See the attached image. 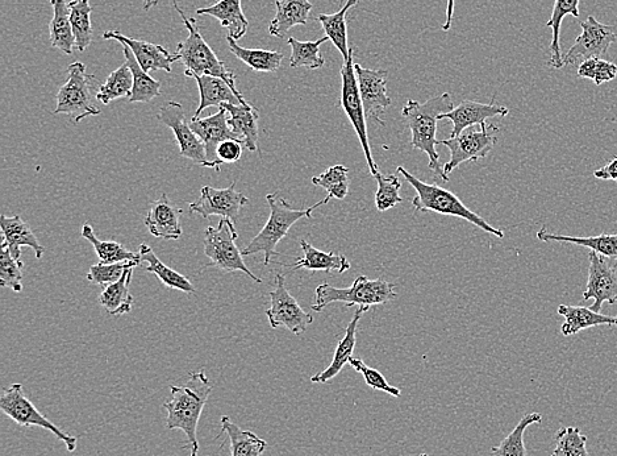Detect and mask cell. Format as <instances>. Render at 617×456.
Here are the masks:
<instances>
[{"label": "cell", "mask_w": 617, "mask_h": 456, "mask_svg": "<svg viewBox=\"0 0 617 456\" xmlns=\"http://www.w3.org/2000/svg\"><path fill=\"white\" fill-rule=\"evenodd\" d=\"M239 239L235 225L231 219H220L218 227H208L204 234V254L210 263L224 272H244L250 279L261 284L260 277L249 271L244 263L243 252L237 247Z\"/></svg>", "instance_id": "obj_9"}, {"label": "cell", "mask_w": 617, "mask_h": 456, "mask_svg": "<svg viewBox=\"0 0 617 456\" xmlns=\"http://www.w3.org/2000/svg\"><path fill=\"white\" fill-rule=\"evenodd\" d=\"M0 410L22 428H39L50 431L58 441L64 442L70 454L77 450L78 438L65 433L44 414H41L36 405L29 400L22 384L15 383L4 389L0 396Z\"/></svg>", "instance_id": "obj_7"}, {"label": "cell", "mask_w": 617, "mask_h": 456, "mask_svg": "<svg viewBox=\"0 0 617 456\" xmlns=\"http://www.w3.org/2000/svg\"><path fill=\"white\" fill-rule=\"evenodd\" d=\"M0 227L4 242L10 248L11 255L16 260H22V247H29L35 251L36 259H43L45 248L41 246L39 239L33 234L32 228L23 221L19 215L8 218L6 215L0 217Z\"/></svg>", "instance_id": "obj_25"}, {"label": "cell", "mask_w": 617, "mask_h": 456, "mask_svg": "<svg viewBox=\"0 0 617 456\" xmlns=\"http://www.w3.org/2000/svg\"><path fill=\"white\" fill-rule=\"evenodd\" d=\"M349 364L354 368V370L364 376L366 384H368L371 389L389 393V395L393 397H400V395H402V391H400V389L393 387V385L385 379V376H383L381 372L366 366L364 360L352 358L350 359Z\"/></svg>", "instance_id": "obj_50"}, {"label": "cell", "mask_w": 617, "mask_h": 456, "mask_svg": "<svg viewBox=\"0 0 617 456\" xmlns=\"http://www.w3.org/2000/svg\"><path fill=\"white\" fill-rule=\"evenodd\" d=\"M275 16L269 24V33L285 39L287 33L297 26H307L314 4L310 0H274Z\"/></svg>", "instance_id": "obj_22"}, {"label": "cell", "mask_w": 617, "mask_h": 456, "mask_svg": "<svg viewBox=\"0 0 617 456\" xmlns=\"http://www.w3.org/2000/svg\"><path fill=\"white\" fill-rule=\"evenodd\" d=\"M235 186L236 182H232L227 189L203 186L199 200L189 205L191 213L198 214L204 219L218 215L235 222L239 218L240 210L249 203V198L237 192Z\"/></svg>", "instance_id": "obj_15"}, {"label": "cell", "mask_w": 617, "mask_h": 456, "mask_svg": "<svg viewBox=\"0 0 617 456\" xmlns=\"http://www.w3.org/2000/svg\"><path fill=\"white\" fill-rule=\"evenodd\" d=\"M243 144L240 140H225L219 144L216 155L223 164H235L243 156Z\"/></svg>", "instance_id": "obj_51"}, {"label": "cell", "mask_w": 617, "mask_h": 456, "mask_svg": "<svg viewBox=\"0 0 617 456\" xmlns=\"http://www.w3.org/2000/svg\"><path fill=\"white\" fill-rule=\"evenodd\" d=\"M328 40L327 36L316 41H299L295 37H290L287 43L291 47V68H306L308 70L323 68L325 58L321 56L320 47Z\"/></svg>", "instance_id": "obj_39"}, {"label": "cell", "mask_w": 617, "mask_h": 456, "mask_svg": "<svg viewBox=\"0 0 617 456\" xmlns=\"http://www.w3.org/2000/svg\"><path fill=\"white\" fill-rule=\"evenodd\" d=\"M396 285L382 279L370 280L366 276L357 277L350 288L339 289L329 284H321L316 288L315 301L312 304L314 312H323L333 302H344L346 308L354 305L375 306L395 300L398 293Z\"/></svg>", "instance_id": "obj_6"}, {"label": "cell", "mask_w": 617, "mask_h": 456, "mask_svg": "<svg viewBox=\"0 0 617 456\" xmlns=\"http://www.w3.org/2000/svg\"><path fill=\"white\" fill-rule=\"evenodd\" d=\"M499 128L495 124L466 128L460 135L454 138L439 140V144L445 145L450 151V160L444 164L446 176L464 163H477L485 159L494 145L498 142Z\"/></svg>", "instance_id": "obj_10"}, {"label": "cell", "mask_w": 617, "mask_h": 456, "mask_svg": "<svg viewBox=\"0 0 617 456\" xmlns=\"http://www.w3.org/2000/svg\"><path fill=\"white\" fill-rule=\"evenodd\" d=\"M510 110L506 106L498 105V103H479L475 101H464L461 105L454 107L450 113L439 115L440 120L448 119L453 124L452 136H458L466 128L474 126H482L487 119L494 116H506Z\"/></svg>", "instance_id": "obj_20"}, {"label": "cell", "mask_w": 617, "mask_h": 456, "mask_svg": "<svg viewBox=\"0 0 617 456\" xmlns=\"http://www.w3.org/2000/svg\"><path fill=\"white\" fill-rule=\"evenodd\" d=\"M186 77L194 78L199 87L200 101L198 109L195 110L194 118L198 119L200 114L208 107H222L224 103L231 105H244L237 97L232 87L220 77L197 76V74H185ZM245 106V105H244Z\"/></svg>", "instance_id": "obj_24"}, {"label": "cell", "mask_w": 617, "mask_h": 456, "mask_svg": "<svg viewBox=\"0 0 617 456\" xmlns=\"http://www.w3.org/2000/svg\"><path fill=\"white\" fill-rule=\"evenodd\" d=\"M537 238H539L541 242L578 244V246L590 248L591 251L607 257V259L617 261V234H602L598 236H587V238H575V236L550 234V232L546 231L545 227H543L537 232Z\"/></svg>", "instance_id": "obj_35"}, {"label": "cell", "mask_w": 617, "mask_h": 456, "mask_svg": "<svg viewBox=\"0 0 617 456\" xmlns=\"http://www.w3.org/2000/svg\"><path fill=\"white\" fill-rule=\"evenodd\" d=\"M133 269L125 272V275L118 281L104 288L99 296V304L103 306L111 315H124L131 313L135 298L129 293V285H131Z\"/></svg>", "instance_id": "obj_38"}, {"label": "cell", "mask_w": 617, "mask_h": 456, "mask_svg": "<svg viewBox=\"0 0 617 456\" xmlns=\"http://www.w3.org/2000/svg\"><path fill=\"white\" fill-rule=\"evenodd\" d=\"M103 39L115 40L131 48L141 68L148 73L152 72V70H164L166 73H172L174 62L179 61L177 53L173 55V53H170L168 49L162 47V45L132 39V37L125 36L118 31L104 32Z\"/></svg>", "instance_id": "obj_19"}, {"label": "cell", "mask_w": 617, "mask_h": 456, "mask_svg": "<svg viewBox=\"0 0 617 456\" xmlns=\"http://www.w3.org/2000/svg\"><path fill=\"white\" fill-rule=\"evenodd\" d=\"M133 90V74L127 64L120 66L108 76L106 82L99 87L97 99L103 105H110L112 101L122 98H131Z\"/></svg>", "instance_id": "obj_41"}, {"label": "cell", "mask_w": 617, "mask_h": 456, "mask_svg": "<svg viewBox=\"0 0 617 456\" xmlns=\"http://www.w3.org/2000/svg\"><path fill=\"white\" fill-rule=\"evenodd\" d=\"M579 3L581 0H554L552 16L546 27L552 28V43H550V60L548 65L553 69L564 68V55L561 49V26L566 15L579 18Z\"/></svg>", "instance_id": "obj_32"}, {"label": "cell", "mask_w": 617, "mask_h": 456, "mask_svg": "<svg viewBox=\"0 0 617 456\" xmlns=\"http://www.w3.org/2000/svg\"><path fill=\"white\" fill-rule=\"evenodd\" d=\"M269 296L272 306L266 310V317L273 329L286 327L291 333L300 335L314 323L312 314L307 313L287 290L285 276L281 273L275 276V288Z\"/></svg>", "instance_id": "obj_12"}, {"label": "cell", "mask_w": 617, "mask_h": 456, "mask_svg": "<svg viewBox=\"0 0 617 456\" xmlns=\"http://www.w3.org/2000/svg\"><path fill=\"white\" fill-rule=\"evenodd\" d=\"M82 238L93 244L95 252L99 257L100 263L116 264L123 261L139 260L140 255L128 251L118 242H103L95 235L94 228L90 225H83Z\"/></svg>", "instance_id": "obj_43"}, {"label": "cell", "mask_w": 617, "mask_h": 456, "mask_svg": "<svg viewBox=\"0 0 617 456\" xmlns=\"http://www.w3.org/2000/svg\"><path fill=\"white\" fill-rule=\"evenodd\" d=\"M141 263H143V261L139 259L123 261V263L116 264H95L90 268L86 279L91 281V283L107 288V286L118 283V281L125 275V272L129 271V269L139 267Z\"/></svg>", "instance_id": "obj_46"}, {"label": "cell", "mask_w": 617, "mask_h": 456, "mask_svg": "<svg viewBox=\"0 0 617 456\" xmlns=\"http://www.w3.org/2000/svg\"><path fill=\"white\" fill-rule=\"evenodd\" d=\"M349 169L344 165H333L327 171L312 178V184L320 186L331 198L345 200L349 193Z\"/></svg>", "instance_id": "obj_44"}, {"label": "cell", "mask_w": 617, "mask_h": 456, "mask_svg": "<svg viewBox=\"0 0 617 456\" xmlns=\"http://www.w3.org/2000/svg\"><path fill=\"white\" fill-rule=\"evenodd\" d=\"M369 309L370 308H368V306H362V308L358 309L357 312L354 313L352 321H350L348 327H346L344 338L341 339L339 344H337L332 363L329 364L327 370L316 373L315 376H312L311 383H328V381L335 379V377L343 371L346 364H349L350 359L353 358L354 348H356L357 344L358 325H360L362 315L368 312Z\"/></svg>", "instance_id": "obj_23"}, {"label": "cell", "mask_w": 617, "mask_h": 456, "mask_svg": "<svg viewBox=\"0 0 617 456\" xmlns=\"http://www.w3.org/2000/svg\"><path fill=\"white\" fill-rule=\"evenodd\" d=\"M228 113V124L233 134L243 140L244 147L250 152L257 151L258 143V119L260 114L252 105H231L224 103L222 106Z\"/></svg>", "instance_id": "obj_27"}, {"label": "cell", "mask_w": 617, "mask_h": 456, "mask_svg": "<svg viewBox=\"0 0 617 456\" xmlns=\"http://www.w3.org/2000/svg\"><path fill=\"white\" fill-rule=\"evenodd\" d=\"M139 255L141 261L147 264V267H145L147 272L156 275L166 288L181 290V292L187 294L197 292V289H195V286L191 284V281L187 279V277L174 271L172 268L166 267V265L158 259L157 255L154 254L152 247H149L148 244H141Z\"/></svg>", "instance_id": "obj_33"}, {"label": "cell", "mask_w": 617, "mask_h": 456, "mask_svg": "<svg viewBox=\"0 0 617 456\" xmlns=\"http://www.w3.org/2000/svg\"><path fill=\"white\" fill-rule=\"evenodd\" d=\"M157 3H158V0H145V2H144V10L145 11H149L150 8L156 6Z\"/></svg>", "instance_id": "obj_54"}, {"label": "cell", "mask_w": 617, "mask_h": 456, "mask_svg": "<svg viewBox=\"0 0 617 456\" xmlns=\"http://www.w3.org/2000/svg\"><path fill=\"white\" fill-rule=\"evenodd\" d=\"M191 130L197 134L198 138L206 145L207 159L210 163V168L220 171L222 161L218 159L216 151L220 143L225 140H240L233 134L231 127L228 124V113L223 107H219L218 113L207 116V118H198L190 120ZM243 142V140H240ZM244 143V142H243Z\"/></svg>", "instance_id": "obj_18"}, {"label": "cell", "mask_w": 617, "mask_h": 456, "mask_svg": "<svg viewBox=\"0 0 617 456\" xmlns=\"http://www.w3.org/2000/svg\"><path fill=\"white\" fill-rule=\"evenodd\" d=\"M581 28V35L564 56L565 65H573L578 60L602 58L607 55L617 39L615 27L599 23L593 15H590L585 22H581Z\"/></svg>", "instance_id": "obj_14"}, {"label": "cell", "mask_w": 617, "mask_h": 456, "mask_svg": "<svg viewBox=\"0 0 617 456\" xmlns=\"http://www.w3.org/2000/svg\"><path fill=\"white\" fill-rule=\"evenodd\" d=\"M577 73L579 77L587 78V80L593 81L596 86H600L615 80L617 65L614 62L603 60V58H589V60L581 62Z\"/></svg>", "instance_id": "obj_49"}, {"label": "cell", "mask_w": 617, "mask_h": 456, "mask_svg": "<svg viewBox=\"0 0 617 456\" xmlns=\"http://www.w3.org/2000/svg\"><path fill=\"white\" fill-rule=\"evenodd\" d=\"M220 424L231 443L232 456H264L268 449V442L265 439L258 437L253 431L241 429L228 416H223Z\"/></svg>", "instance_id": "obj_31"}, {"label": "cell", "mask_w": 617, "mask_h": 456, "mask_svg": "<svg viewBox=\"0 0 617 456\" xmlns=\"http://www.w3.org/2000/svg\"><path fill=\"white\" fill-rule=\"evenodd\" d=\"M396 172L402 174L408 184L416 190V197L412 200L415 213H435L449 215V217L464 219L487 234L494 235L496 238L503 239L504 232L500 228H495L485 221L481 215L475 214L462 203L460 198L437 184H425L406 168L398 167Z\"/></svg>", "instance_id": "obj_4"}, {"label": "cell", "mask_w": 617, "mask_h": 456, "mask_svg": "<svg viewBox=\"0 0 617 456\" xmlns=\"http://www.w3.org/2000/svg\"><path fill=\"white\" fill-rule=\"evenodd\" d=\"M354 69H356L366 119L385 126V120L381 118V115L393 103L389 94H387L386 87L389 72L387 70L366 69L360 64H354Z\"/></svg>", "instance_id": "obj_16"}, {"label": "cell", "mask_w": 617, "mask_h": 456, "mask_svg": "<svg viewBox=\"0 0 617 456\" xmlns=\"http://www.w3.org/2000/svg\"><path fill=\"white\" fill-rule=\"evenodd\" d=\"M552 456H554V455H552Z\"/></svg>", "instance_id": "obj_56"}, {"label": "cell", "mask_w": 617, "mask_h": 456, "mask_svg": "<svg viewBox=\"0 0 617 456\" xmlns=\"http://www.w3.org/2000/svg\"><path fill=\"white\" fill-rule=\"evenodd\" d=\"M229 51L233 53L240 61L247 64L250 69L261 73L277 72L281 68L283 53L278 51H266V49H247L240 47L235 39L227 36Z\"/></svg>", "instance_id": "obj_37"}, {"label": "cell", "mask_w": 617, "mask_h": 456, "mask_svg": "<svg viewBox=\"0 0 617 456\" xmlns=\"http://www.w3.org/2000/svg\"><path fill=\"white\" fill-rule=\"evenodd\" d=\"M197 14L219 20L220 26L228 29V36L236 41L247 35L249 22L245 18L241 0H219L210 7L198 8Z\"/></svg>", "instance_id": "obj_26"}, {"label": "cell", "mask_w": 617, "mask_h": 456, "mask_svg": "<svg viewBox=\"0 0 617 456\" xmlns=\"http://www.w3.org/2000/svg\"><path fill=\"white\" fill-rule=\"evenodd\" d=\"M172 397L164 404L166 429L181 430L189 442L190 456H199L198 426L204 408L212 393L206 372L190 373L183 387H170Z\"/></svg>", "instance_id": "obj_1"}, {"label": "cell", "mask_w": 617, "mask_h": 456, "mask_svg": "<svg viewBox=\"0 0 617 456\" xmlns=\"http://www.w3.org/2000/svg\"><path fill=\"white\" fill-rule=\"evenodd\" d=\"M361 0H348L341 8V10L335 12V14L327 15L320 14L316 18V22H319L323 26L325 36L332 41L333 45L337 48V51L343 56V60L346 61L350 57V51L348 45V26H346V14L350 8L357 6Z\"/></svg>", "instance_id": "obj_34"}, {"label": "cell", "mask_w": 617, "mask_h": 456, "mask_svg": "<svg viewBox=\"0 0 617 456\" xmlns=\"http://www.w3.org/2000/svg\"><path fill=\"white\" fill-rule=\"evenodd\" d=\"M594 176L599 178V180L617 182V157L607 165H604L603 168L596 169Z\"/></svg>", "instance_id": "obj_52"}, {"label": "cell", "mask_w": 617, "mask_h": 456, "mask_svg": "<svg viewBox=\"0 0 617 456\" xmlns=\"http://www.w3.org/2000/svg\"><path fill=\"white\" fill-rule=\"evenodd\" d=\"M70 20L75 39V49L85 52L93 41V24H91V14L93 7L90 0H73L69 3Z\"/></svg>", "instance_id": "obj_40"}, {"label": "cell", "mask_w": 617, "mask_h": 456, "mask_svg": "<svg viewBox=\"0 0 617 456\" xmlns=\"http://www.w3.org/2000/svg\"><path fill=\"white\" fill-rule=\"evenodd\" d=\"M123 53L125 64L129 66L133 74V90L129 102L148 103L152 102L154 98L160 97V82L154 80V78L149 76L148 72L141 68L131 48L127 47V45H123Z\"/></svg>", "instance_id": "obj_36"}, {"label": "cell", "mask_w": 617, "mask_h": 456, "mask_svg": "<svg viewBox=\"0 0 617 456\" xmlns=\"http://www.w3.org/2000/svg\"><path fill=\"white\" fill-rule=\"evenodd\" d=\"M543 416L540 413L527 414L521 418L516 428L500 442V445L491 449L490 456H527V449L524 445L525 430L531 425L541 424Z\"/></svg>", "instance_id": "obj_42"}, {"label": "cell", "mask_w": 617, "mask_h": 456, "mask_svg": "<svg viewBox=\"0 0 617 456\" xmlns=\"http://www.w3.org/2000/svg\"><path fill=\"white\" fill-rule=\"evenodd\" d=\"M589 259V281L583 293V301L594 298L595 302L590 309L600 313L604 302H617V268L608 261L610 259L594 251L590 252Z\"/></svg>", "instance_id": "obj_17"}, {"label": "cell", "mask_w": 617, "mask_h": 456, "mask_svg": "<svg viewBox=\"0 0 617 456\" xmlns=\"http://www.w3.org/2000/svg\"><path fill=\"white\" fill-rule=\"evenodd\" d=\"M558 314L565 318L564 325L561 326V333L565 337L595 326H617V317L596 313L585 306L561 305Z\"/></svg>", "instance_id": "obj_29"}, {"label": "cell", "mask_w": 617, "mask_h": 456, "mask_svg": "<svg viewBox=\"0 0 617 456\" xmlns=\"http://www.w3.org/2000/svg\"><path fill=\"white\" fill-rule=\"evenodd\" d=\"M270 206V217L268 223L262 228L260 234L256 236L244 248L243 256H250L262 254L265 255L264 265L272 263L273 257L278 256L277 248L278 243L281 242L287 234H289L290 228L295 225L302 218H311L312 213L318 207L327 205L331 201V197L327 196L323 201L315 203L314 206L308 207V209H294L290 206V203L285 198L279 197V194H268L266 196Z\"/></svg>", "instance_id": "obj_5"}, {"label": "cell", "mask_w": 617, "mask_h": 456, "mask_svg": "<svg viewBox=\"0 0 617 456\" xmlns=\"http://www.w3.org/2000/svg\"><path fill=\"white\" fill-rule=\"evenodd\" d=\"M419 456H428V454H420Z\"/></svg>", "instance_id": "obj_55"}, {"label": "cell", "mask_w": 617, "mask_h": 456, "mask_svg": "<svg viewBox=\"0 0 617 456\" xmlns=\"http://www.w3.org/2000/svg\"><path fill=\"white\" fill-rule=\"evenodd\" d=\"M300 248L303 251V257H299L295 264L286 265L294 271L298 269H307V271H324L345 273L349 271V260L344 255H336L333 252H323L308 243L306 239L300 240Z\"/></svg>", "instance_id": "obj_28"}, {"label": "cell", "mask_w": 617, "mask_h": 456, "mask_svg": "<svg viewBox=\"0 0 617 456\" xmlns=\"http://www.w3.org/2000/svg\"><path fill=\"white\" fill-rule=\"evenodd\" d=\"M341 80H343V87H341V109L344 110L350 124H352L354 131H356L362 151H364L366 161H368L370 174L375 177L379 173V169L373 159V155H371L365 110L364 105H362L360 87H358L356 69H354L353 49L350 51L348 60L343 62Z\"/></svg>", "instance_id": "obj_11"}, {"label": "cell", "mask_w": 617, "mask_h": 456, "mask_svg": "<svg viewBox=\"0 0 617 456\" xmlns=\"http://www.w3.org/2000/svg\"><path fill=\"white\" fill-rule=\"evenodd\" d=\"M175 10H177L179 16L182 18L183 24L189 32V36L185 40L181 41L177 45L178 60L185 65V74H197V76H214L223 78L233 91L240 98V101L245 106H250L243 94L237 90L235 74L231 72L225 66L224 62L220 60L214 49L207 44V41L203 39L202 33L199 32L197 22L194 19H190L185 14V11L178 6L177 0H172Z\"/></svg>", "instance_id": "obj_3"}, {"label": "cell", "mask_w": 617, "mask_h": 456, "mask_svg": "<svg viewBox=\"0 0 617 456\" xmlns=\"http://www.w3.org/2000/svg\"><path fill=\"white\" fill-rule=\"evenodd\" d=\"M23 268V261L16 260L11 255L10 248L3 240L2 246H0V285L3 288L14 290L15 293L22 292Z\"/></svg>", "instance_id": "obj_45"}, {"label": "cell", "mask_w": 617, "mask_h": 456, "mask_svg": "<svg viewBox=\"0 0 617 456\" xmlns=\"http://www.w3.org/2000/svg\"><path fill=\"white\" fill-rule=\"evenodd\" d=\"M182 214V209L175 206L166 194H162L150 205L145 226L158 239L178 240L182 236Z\"/></svg>", "instance_id": "obj_21"}, {"label": "cell", "mask_w": 617, "mask_h": 456, "mask_svg": "<svg viewBox=\"0 0 617 456\" xmlns=\"http://www.w3.org/2000/svg\"><path fill=\"white\" fill-rule=\"evenodd\" d=\"M374 178L378 182V190L375 193V206H377L378 211L383 213V211L393 209L403 202V198L399 194L402 184L395 174L386 177L378 173Z\"/></svg>", "instance_id": "obj_47"}, {"label": "cell", "mask_w": 617, "mask_h": 456, "mask_svg": "<svg viewBox=\"0 0 617 456\" xmlns=\"http://www.w3.org/2000/svg\"><path fill=\"white\" fill-rule=\"evenodd\" d=\"M157 118L173 131L182 157L193 161V163L200 165V167L210 168L206 145L191 130L190 122L186 120L185 111H183L181 103H166L165 106L161 107Z\"/></svg>", "instance_id": "obj_13"}, {"label": "cell", "mask_w": 617, "mask_h": 456, "mask_svg": "<svg viewBox=\"0 0 617 456\" xmlns=\"http://www.w3.org/2000/svg\"><path fill=\"white\" fill-rule=\"evenodd\" d=\"M453 109L452 95L443 93L423 103L410 99L402 110V118L406 120L411 131L412 148L419 149L429 157V169L443 182H448L449 177L446 176L439 152L436 151V145L439 144L436 139L439 122L437 118Z\"/></svg>", "instance_id": "obj_2"}, {"label": "cell", "mask_w": 617, "mask_h": 456, "mask_svg": "<svg viewBox=\"0 0 617 456\" xmlns=\"http://www.w3.org/2000/svg\"><path fill=\"white\" fill-rule=\"evenodd\" d=\"M454 0H448V7H446V20L443 24V31L448 32L450 27H452L453 16H454Z\"/></svg>", "instance_id": "obj_53"}, {"label": "cell", "mask_w": 617, "mask_h": 456, "mask_svg": "<svg viewBox=\"0 0 617 456\" xmlns=\"http://www.w3.org/2000/svg\"><path fill=\"white\" fill-rule=\"evenodd\" d=\"M93 74H87L82 62H73L68 68V81L61 86L57 94V107L53 114H66L74 124L81 123L89 116L100 115L95 106L93 94Z\"/></svg>", "instance_id": "obj_8"}, {"label": "cell", "mask_w": 617, "mask_h": 456, "mask_svg": "<svg viewBox=\"0 0 617 456\" xmlns=\"http://www.w3.org/2000/svg\"><path fill=\"white\" fill-rule=\"evenodd\" d=\"M587 437L578 428H562L556 434L554 456H590L586 449Z\"/></svg>", "instance_id": "obj_48"}, {"label": "cell", "mask_w": 617, "mask_h": 456, "mask_svg": "<svg viewBox=\"0 0 617 456\" xmlns=\"http://www.w3.org/2000/svg\"><path fill=\"white\" fill-rule=\"evenodd\" d=\"M53 18L49 24L50 44L66 55H73L75 39L70 20L69 3L66 0H50Z\"/></svg>", "instance_id": "obj_30"}]
</instances>
